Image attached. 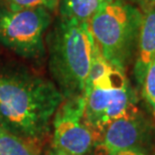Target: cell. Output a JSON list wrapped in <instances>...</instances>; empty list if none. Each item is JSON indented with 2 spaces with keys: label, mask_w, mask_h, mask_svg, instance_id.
I'll return each mask as SVG.
<instances>
[{
  "label": "cell",
  "mask_w": 155,
  "mask_h": 155,
  "mask_svg": "<svg viewBox=\"0 0 155 155\" xmlns=\"http://www.w3.org/2000/svg\"><path fill=\"white\" fill-rule=\"evenodd\" d=\"M64 98L55 84L22 67L0 69V126L30 145L51 131Z\"/></svg>",
  "instance_id": "cell-1"
},
{
  "label": "cell",
  "mask_w": 155,
  "mask_h": 155,
  "mask_svg": "<svg viewBox=\"0 0 155 155\" xmlns=\"http://www.w3.org/2000/svg\"><path fill=\"white\" fill-rule=\"evenodd\" d=\"M48 70L64 99L85 95L95 42L88 22L58 17L45 36Z\"/></svg>",
  "instance_id": "cell-2"
},
{
  "label": "cell",
  "mask_w": 155,
  "mask_h": 155,
  "mask_svg": "<svg viewBox=\"0 0 155 155\" xmlns=\"http://www.w3.org/2000/svg\"><path fill=\"white\" fill-rule=\"evenodd\" d=\"M144 12L126 0H106L89 27L102 55L126 72L134 58Z\"/></svg>",
  "instance_id": "cell-3"
},
{
  "label": "cell",
  "mask_w": 155,
  "mask_h": 155,
  "mask_svg": "<svg viewBox=\"0 0 155 155\" xmlns=\"http://www.w3.org/2000/svg\"><path fill=\"white\" fill-rule=\"evenodd\" d=\"M84 122L97 144L113 121L138 111L136 94L124 71L112 66L100 79L87 84Z\"/></svg>",
  "instance_id": "cell-4"
},
{
  "label": "cell",
  "mask_w": 155,
  "mask_h": 155,
  "mask_svg": "<svg viewBox=\"0 0 155 155\" xmlns=\"http://www.w3.org/2000/svg\"><path fill=\"white\" fill-rule=\"evenodd\" d=\"M52 12L43 8L0 5V45L28 61H42Z\"/></svg>",
  "instance_id": "cell-5"
},
{
  "label": "cell",
  "mask_w": 155,
  "mask_h": 155,
  "mask_svg": "<svg viewBox=\"0 0 155 155\" xmlns=\"http://www.w3.org/2000/svg\"><path fill=\"white\" fill-rule=\"evenodd\" d=\"M86 96L64 99L52 118V147L73 155H88L97 146L93 132L84 122Z\"/></svg>",
  "instance_id": "cell-6"
},
{
  "label": "cell",
  "mask_w": 155,
  "mask_h": 155,
  "mask_svg": "<svg viewBox=\"0 0 155 155\" xmlns=\"http://www.w3.org/2000/svg\"><path fill=\"white\" fill-rule=\"evenodd\" d=\"M153 139L152 124L136 111L110 123L102 133L97 146L104 153L124 149H140L146 152Z\"/></svg>",
  "instance_id": "cell-7"
},
{
  "label": "cell",
  "mask_w": 155,
  "mask_h": 155,
  "mask_svg": "<svg viewBox=\"0 0 155 155\" xmlns=\"http://www.w3.org/2000/svg\"><path fill=\"white\" fill-rule=\"evenodd\" d=\"M155 55V6L144 12L143 20L138 35L133 68L135 83L141 89L145 75Z\"/></svg>",
  "instance_id": "cell-8"
},
{
  "label": "cell",
  "mask_w": 155,
  "mask_h": 155,
  "mask_svg": "<svg viewBox=\"0 0 155 155\" xmlns=\"http://www.w3.org/2000/svg\"><path fill=\"white\" fill-rule=\"evenodd\" d=\"M106 0H61L58 4V16L88 22L97 13Z\"/></svg>",
  "instance_id": "cell-9"
},
{
  "label": "cell",
  "mask_w": 155,
  "mask_h": 155,
  "mask_svg": "<svg viewBox=\"0 0 155 155\" xmlns=\"http://www.w3.org/2000/svg\"><path fill=\"white\" fill-rule=\"evenodd\" d=\"M0 155H36L31 145L0 126Z\"/></svg>",
  "instance_id": "cell-10"
},
{
  "label": "cell",
  "mask_w": 155,
  "mask_h": 155,
  "mask_svg": "<svg viewBox=\"0 0 155 155\" xmlns=\"http://www.w3.org/2000/svg\"><path fill=\"white\" fill-rule=\"evenodd\" d=\"M140 90L142 97L155 116V55L148 67Z\"/></svg>",
  "instance_id": "cell-11"
},
{
  "label": "cell",
  "mask_w": 155,
  "mask_h": 155,
  "mask_svg": "<svg viewBox=\"0 0 155 155\" xmlns=\"http://www.w3.org/2000/svg\"><path fill=\"white\" fill-rule=\"evenodd\" d=\"M61 0H0V5L11 8H43L54 12L57 10Z\"/></svg>",
  "instance_id": "cell-12"
},
{
  "label": "cell",
  "mask_w": 155,
  "mask_h": 155,
  "mask_svg": "<svg viewBox=\"0 0 155 155\" xmlns=\"http://www.w3.org/2000/svg\"><path fill=\"white\" fill-rule=\"evenodd\" d=\"M127 1L137 6L143 12H146L155 6V0H127Z\"/></svg>",
  "instance_id": "cell-13"
},
{
  "label": "cell",
  "mask_w": 155,
  "mask_h": 155,
  "mask_svg": "<svg viewBox=\"0 0 155 155\" xmlns=\"http://www.w3.org/2000/svg\"><path fill=\"white\" fill-rule=\"evenodd\" d=\"M105 155H148L147 152L140 149H124L117 151H108Z\"/></svg>",
  "instance_id": "cell-14"
},
{
  "label": "cell",
  "mask_w": 155,
  "mask_h": 155,
  "mask_svg": "<svg viewBox=\"0 0 155 155\" xmlns=\"http://www.w3.org/2000/svg\"><path fill=\"white\" fill-rule=\"evenodd\" d=\"M48 155H73V154H69L67 152H64V151H61L60 149H57V148L52 147L51 151L48 152Z\"/></svg>",
  "instance_id": "cell-15"
}]
</instances>
